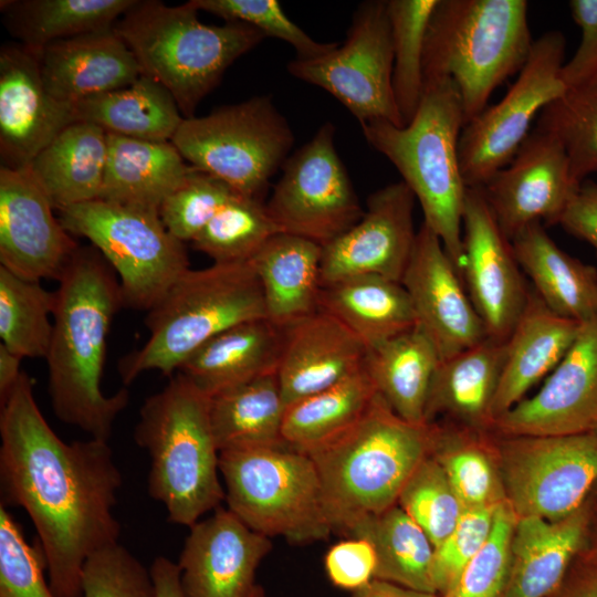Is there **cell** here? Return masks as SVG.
Wrapping results in <instances>:
<instances>
[{"label":"cell","instance_id":"6da1fadb","mask_svg":"<svg viewBox=\"0 0 597 597\" xmlns=\"http://www.w3.org/2000/svg\"><path fill=\"white\" fill-rule=\"evenodd\" d=\"M0 406L1 504L29 515L55 596L82 597L87 558L119 543L114 509L123 476L113 451L105 440L63 441L25 371Z\"/></svg>","mask_w":597,"mask_h":597},{"label":"cell","instance_id":"7a4b0ae2","mask_svg":"<svg viewBox=\"0 0 597 597\" xmlns=\"http://www.w3.org/2000/svg\"><path fill=\"white\" fill-rule=\"evenodd\" d=\"M57 283L44 358L52 409L63 423L108 441L130 398L126 387L111 396L102 390L107 337L124 307L118 277L91 244L77 248Z\"/></svg>","mask_w":597,"mask_h":597},{"label":"cell","instance_id":"3957f363","mask_svg":"<svg viewBox=\"0 0 597 597\" xmlns=\"http://www.w3.org/2000/svg\"><path fill=\"white\" fill-rule=\"evenodd\" d=\"M436 433V422L404 420L377 392L350 427L306 451L333 533L347 536L363 519L397 504L408 479L432 453Z\"/></svg>","mask_w":597,"mask_h":597},{"label":"cell","instance_id":"277c9868","mask_svg":"<svg viewBox=\"0 0 597 597\" xmlns=\"http://www.w3.org/2000/svg\"><path fill=\"white\" fill-rule=\"evenodd\" d=\"M360 126L369 146L399 171L421 206L423 222L439 237L461 274L468 187L459 163L464 116L454 82L443 78L425 84L415 116L402 127L386 121Z\"/></svg>","mask_w":597,"mask_h":597},{"label":"cell","instance_id":"5b68a950","mask_svg":"<svg viewBox=\"0 0 597 597\" xmlns=\"http://www.w3.org/2000/svg\"><path fill=\"white\" fill-rule=\"evenodd\" d=\"M150 458L147 488L171 523L192 526L224 501L210 398L178 373L145 399L134 431Z\"/></svg>","mask_w":597,"mask_h":597},{"label":"cell","instance_id":"8992f818","mask_svg":"<svg viewBox=\"0 0 597 597\" xmlns=\"http://www.w3.org/2000/svg\"><path fill=\"white\" fill-rule=\"evenodd\" d=\"M191 0L179 6L137 0L114 25L142 75L170 92L184 118L193 117L228 67L266 38L242 22L205 24Z\"/></svg>","mask_w":597,"mask_h":597},{"label":"cell","instance_id":"52a82bcc","mask_svg":"<svg viewBox=\"0 0 597 597\" xmlns=\"http://www.w3.org/2000/svg\"><path fill=\"white\" fill-rule=\"evenodd\" d=\"M525 0H439L427 28L423 85L450 78L464 125L489 105L493 91L519 74L534 40Z\"/></svg>","mask_w":597,"mask_h":597},{"label":"cell","instance_id":"ba28073f","mask_svg":"<svg viewBox=\"0 0 597 597\" xmlns=\"http://www.w3.org/2000/svg\"><path fill=\"white\" fill-rule=\"evenodd\" d=\"M268 318L258 275L250 263L188 269L147 311L145 344L117 364L125 386L143 373L171 376L198 348L244 322Z\"/></svg>","mask_w":597,"mask_h":597},{"label":"cell","instance_id":"9c48e42d","mask_svg":"<svg viewBox=\"0 0 597 597\" xmlns=\"http://www.w3.org/2000/svg\"><path fill=\"white\" fill-rule=\"evenodd\" d=\"M224 501L245 525L292 544L327 540L322 485L314 462L287 444L220 452Z\"/></svg>","mask_w":597,"mask_h":597},{"label":"cell","instance_id":"30bf717a","mask_svg":"<svg viewBox=\"0 0 597 597\" xmlns=\"http://www.w3.org/2000/svg\"><path fill=\"white\" fill-rule=\"evenodd\" d=\"M171 143L191 166L262 200L290 157L294 134L271 96L260 95L185 118Z\"/></svg>","mask_w":597,"mask_h":597},{"label":"cell","instance_id":"8fae6325","mask_svg":"<svg viewBox=\"0 0 597 597\" xmlns=\"http://www.w3.org/2000/svg\"><path fill=\"white\" fill-rule=\"evenodd\" d=\"M57 212L63 227L87 239L113 268L124 307L149 311L190 269L184 242L157 211L96 199Z\"/></svg>","mask_w":597,"mask_h":597},{"label":"cell","instance_id":"7c38bea8","mask_svg":"<svg viewBox=\"0 0 597 597\" xmlns=\"http://www.w3.org/2000/svg\"><path fill=\"white\" fill-rule=\"evenodd\" d=\"M565 50L566 39L558 30L534 40L527 61L503 98L463 126L459 163L468 188L482 187L505 167L530 135L534 118L564 94Z\"/></svg>","mask_w":597,"mask_h":597},{"label":"cell","instance_id":"4fadbf2b","mask_svg":"<svg viewBox=\"0 0 597 597\" xmlns=\"http://www.w3.org/2000/svg\"><path fill=\"white\" fill-rule=\"evenodd\" d=\"M498 465L517 517L557 521L572 514L597 484V433L501 437Z\"/></svg>","mask_w":597,"mask_h":597},{"label":"cell","instance_id":"5bb4252c","mask_svg":"<svg viewBox=\"0 0 597 597\" xmlns=\"http://www.w3.org/2000/svg\"><path fill=\"white\" fill-rule=\"evenodd\" d=\"M392 65L387 1L378 0L358 6L341 46L313 59L295 57L287 71L328 92L360 124L386 121L402 127L391 85Z\"/></svg>","mask_w":597,"mask_h":597},{"label":"cell","instance_id":"9a60e30c","mask_svg":"<svg viewBox=\"0 0 597 597\" xmlns=\"http://www.w3.org/2000/svg\"><path fill=\"white\" fill-rule=\"evenodd\" d=\"M335 126L323 124L310 142L282 166V176L265 203L281 232L324 247L364 214L335 147Z\"/></svg>","mask_w":597,"mask_h":597},{"label":"cell","instance_id":"2e32d148","mask_svg":"<svg viewBox=\"0 0 597 597\" xmlns=\"http://www.w3.org/2000/svg\"><path fill=\"white\" fill-rule=\"evenodd\" d=\"M579 186L561 142L534 128L513 159L480 188L511 241L532 223L558 224Z\"/></svg>","mask_w":597,"mask_h":597},{"label":"cell","instance_id":"e0dca14e","mask_svg":"<svg viewBox=\"0 0 597 597\" xmlns=\"http://www.w3.org/2000/svg\"><path fill=\"white\" fill-rule=\"evenodd\" d=\"M415 201L402 180L369 195L360 220L322 247V286L359 275L400 282L417 235Z\"/></svg>","mask_w":597,"mask_h":597},{"label":"cell","instance_id":"ac0fdd59","mask_svg":"<svg viewBox=\"0 0 597 597\" xmlns=\"http://www.w3.org/2000/svg\"><path fill=\"white\" fill-rule=\"evenodd\" d=\"M29 166L0 167V265L28 280H59L80 247Z\"/></svg>","mask_w":597,"mask_h":597},{"label":"cell","instance_id":"d6986e66","mask_svg":"<svg viewBox=\"0 0 597 597\" xmlns=\"http://www.w3.org/2000/svg\"><path fill=\"white\" fill-rule=\"evenodd\" d=\"M597 428V314L580 323L572 347L542 388L499 417L501 437L568 436Z\"/></svg>","mask_w":597,"mask_h":597},{"label":"cell","instance_id":"ffe728a7","mask_svg":"<svg viewBox=\"0 0 597 597\" xmlns=\"http://www.w3.org/2000/svg\"><path fill=\"white\" fill-rule=\"evenodd\" d=\"M461 275L488 336L506 341L521 316L530 290L511 241L502 232L481 188H468L462 219Z\"/></svg>","mask_w":597,"mask_h":597},{"label":"cell","instance_id":"44dd1931","mask_svg":"<svg viewBox=\"0 0 597 597\" xmlns=\"http://www.w3.org/2000/svg\"><path fill=\"white\" fill-rule=\"evenodd\" d=\"M400 283L412 304L417 326L432 341L440 360L488 337L459 270L425 222L417 231Z\"/></svg>","mask_w":597,"mask_h":597},{"label":"cell","instance_id":"7402d4cb","mask_svg":"<svg viewBox=\"0 0 597 597\" xmlns=\"http://www.w3.org/2000/svg\"><path fill=\"white\" fill-rule=\"evenodd\" d=\"M189 528L177 563L185 597H249L270 537L222 506Z\"/></svg>","mask_w":597,"mask_h":597},{"label":"cell","instance_id":"603a6c76","mask_svg":"<svg viewBox=\"0 0 597 597\" xmlns=\"http://www.w3.org/2000/svg\"><path fill=\"white\" fill-rule=\"evenodd\" d=\"M75 108L46 90L39 55L19 43L0 50L1 166L22 168L65 127L76 122Z\"/></svg>","mask_w":597,"mask_h":597},{"label":"cell","instance_id":"cb8c5ba5","mask_svg":"<svg viewBox=\"0 0 597 597\" xmlns=\"http://www.w3.org/2000/svg\"><path fill=\"white\" fill-rule=\"evenodd\" d=\"M282 332L276 375L285 407L341 383L364 366V343L324 310Z\"/></svg>","mask_w":597,"mask_h":597},{"label":"cell","instance_id":"d4e9b609","mask_svg":"<svg viewBox=\"0 0 597 597\" xmlns=\"http://www.w3.org/2000/svg\"><path fill=\"white\" fill-rule=\"evenodd\" d=\"M39 62L48 92L72 106L142 76L135 55L114 28L53 42Z\"/></svg>","mask_w":597,"mask_h":597},{"label":"cell","instance_id":"484cf974","mask_svg":"<svg viewBox=\"0 0 597 597\" xmlns=\"http://www.w3.org/2000/svg\"><path fill=\"white\" fill-rule=\"evenodd\" d=\"M590 516L589 494L580 507L557 521L517 517L503 597H547L553 593L587 545Z\"/></svg>","mask_w":597,"mask_h":597},{"label":"cell","instance_id":"4316f807","mask_svg":"<svg viewBox=\"0 0 597 597\" xmlns=\"http://www.w3.org/2000/svg\"><path fill=\"white\" fill-rule=\"evenodd\" d=\"M580 322L551 311L535 291L506 339V353L492 402L494 421L559 364L575 342ZM493 427V426H492Z\"/></svg>","mask_w":597,"mask_h":597},{"label":"cell","instance_id":"83f0119b","mask_svg":"<svg viewBox=\"0 0 597 597\" xmlns=\"http://www.w3.org/2000/svg\"><path fill=\"white\" fill-rule=\"evenodd\" d=\"M506 341L488 336L476 345L440 360L433 374L425 411L426 422L439 415L457 426L492 430V402L500 381Z\"/></svg>","mask_w":597,"mask_h":597},{"label":"cell","instance_id":"f1b7e54d","mask_svg":"<svg viewBox=\"0 0 597 597\" xmlns=\"http://www.w3.org/2000/svg\"><path fill=\"white\" fill-rule=\"evenodd\" d=\"M282 328L268 318L235 325L192 353L178 369L209 398L277 369Z\"/></svg>","mask_w":597,"mask_h":597},{"label":"cell","instance_id":"f546056e","mask_svg":"<svg viewBox=\"0 0 597 597\" xmlns=\"http://www.w3.org/2000/svg\"><path fill=\"white\" fill-rule=\"evenodd\" d=\"M192 169L171 142L107 133V160L100 199L159 212L163 201Z\"/></svg>","mask_w":597,"mask_h":597},{"label":"cell","instance_id":"4dcf8cb0","mask_svg":"<svg viewBox=\"0 0 597 597\" xmlns=\"http://www.w3.org/2000/svg\"><path fill=\"white\" fill-rule=\"evenodd\" d=\"M321 261L322 245L284 232L273 235L250 260L270 322L284 328L318 310Z\"/></svg>","mask_w":597,"mask_h":597},{"label":"cell","instance_id":"1f68e13d","mask_svg":"<svg viewBox=\"0 0 597 597\" xmlns=\"http://www.w3.org/2000/svg\"><path fill=\"white\" fill-rule=\"evenodd\" d=\"M511 244L519 265L551 311L580 323L597 314V269L563 251L543 223L527 226Z\"/></svg>","mask_w":597,"mask_h":597},{"label":"cell","instance_id":"d6a6232c","mask_svg":"<svg viewBox=\"0 0 597 597\" xmlns=\"http://www.w3.org/2000/svg\"><path fill=\"white\" fill-rule=\"evenodd\" d=\"M107 160V133L76 121L30 163L55 210L100 199Z\"/></svg>","mask_w":597,"mask_h":597},{"label":"cell","instance_id":"836d02e7","mask_svg":"<svg viewBox=\"0 0 597 597\" xmlns=\"http://www.w3.org/2000/svg\"><path fill=\"white\" fill-rule=\"evenodd\" d=\"M318 308L341 321L367 349L417 325L402 284L378 275L353 276L322 286Z\"/></svg>","mask_w":597,"mask_h":597},{"label":"cell","instance_id":"e575fe53","mask_svg":"<svg viewBox=\"0 0 597 597\" xmlns=\"http://www.w3.org/2000/svg\"><path fill=\"white\" fill-rule=\"evenodd\" d=\"M439 363L432 341L416 325L367 349L364 367L376 391L400 418L426 423L428 394Z\"/></svg>","mask_w":597,"mask_h":597},{"label":"cell","instance_id":"d590c367","mask_svg":"<svg viewBox=\"0 0 597 597\" xmlns=\"http://www.w3.org/2000/svg\"><path fill=\"white\" fill-rule=\"evenodd\" d=\"M77 121L128 138L171 142L184 116L170 92L149 76L88 97L75 106Z\"/></svg>","mask_w":597,"mask_h":597},{"label":"cell","instance_id":"8d00e7d4","mask_svg":"<svg viewBox=\"0 0 597 597\" xmlns=\"http://www.w3.org/2000/svg\"><path fill=\"white\" fill-rule=\"evenodd\" d=\"M137 0L1 1L3 23L19 44L36 55L49 44L113 29Z\"/></svg>","mask_w":597,"mask_h":597},{"label":"cell","instance_id":"74e56055","mask_svg":"<svg viewBox=\"0 0 597 597\" xmlns=\"http://www.w3.org/2000/svg\"><path fill=\"white\" fill-rule=\"evenodd\" d=\"M285 409L276 371L213 396L210 417L219 451L286 444Z\"/></svg>","mask_w":597,"mask_h":597},{"label":"cell","instance_id":"f35d334b","mask_svg":"<svg viewBox=\"0 0 597 597\" xmlns=\"http://www.w3.org/2000/svg\"><path fill=\"white\" fill-rule=\"evenodd\" d=\"M346 537L364 538L373 545L377 557L375 579L437 594L432 579L436 548L398 504L363 519Z\"/></svg>","mask_w":597,"mask_h":597},{"label":"cell","instance_id":"ab89813d","mask_svg":"<svg viewBox=\"0 0 597 597\" xmlns=\"http://www.w3.org/2000/svg\"><path fill=\"white\" fill-rule=\"evenodd\" d=\"M377 394L365 367L341 383L286 407L284 442L306 452L350 427Z\"/></svg>","mask_w":597,"mask_h":597},{"label":"cell","instance_id":"60d3db41","mask_svg":"<svg viewBox=\"0 0 597 597\" xmlns=\"http://www.w3.org/2000/svg\"><path fill=\"white\" fill-rule=\"evenodd\" d=\"M486 432L437 423L431 454L441 464L464 509L498 505L505 500L496 443L486 438Z\"/></svg>","mask_w":597,"mask_h":597},{"label":"cell","instance_id":"b9f144b4","mask_svg":"<svg viewBox=\"0 0 597 597\" xmlns=\"http://www.w3.org/2000/svg\"><path fill=\"white\" fill-rule=\"evenodd\" d=\"M54 306V291L0 265V337L9 350L22 358H45Z\"/></svg>","mask_w":597,"mask_h":597},{"label":"cell","instance_id":"7bdbcfd3","mask_svg":"<svg viewBox=\"0 0 597 597\" xmlns=\"http://www.w3.org/2000/svg\"><path fill=\"white\" fill-rule=\"evenodd\" d=\"M438 1H387L394 52L391 85L405 125L415 116L422 97L425 39Z\"/></svg>","mask_w":597,"mask_h":597},{"label":"cell","instance_id":"ee69618b","mask_svg":"<svg viewBox=\"0 0 597 597\" xmlns=\"http://www.w3.org/2000/svg\"><path fill=\"white\" fill-rule=\"evenodd\" d=\"M535 128L561 142L577 184L597 172V75L546 105Z\"/></svg>","mask_w":597,"mask_h":597},{"label":"cell","instance_id":"f6af8a7d","mask_svg":"<svg viewBox=\"0 0 597 597\" xmlns=\"http://www.w3.org/2000/svg\"><path fill=\"white\" fill-rule=\"evenodd\" d=\"M280 232L262 200L238 193L192 240V245L217 263L247 262Z\"/></svg>","mask_w":597,"mask_h":597},{"label":"cell","instance_id":"bcb514c9","mask_svg":"<svg viewBox=\"0 0 597 597\" xmlns=\"http://www.w3.org/2000/svg\"><path fill=\"white\" fill-rule=\"evenodd\" d=\"M397 504L423 530L434 548L448 537L464 510L432 454L408 479Z\"/></svg>","mask_w":597,"mask_h":597},{"label":"cell","instance_id":"7dc6e473","mask_svg":"<svg viewBox=\"0 0 597 597\" xmlns=\"http://www.w3.org/2000/svg\"><path fill=\"white\" fill-rule=\"evenodd\" d=\"M517 515L509 501L496 507L492 531L441 597H503L510 576L511 545Z\"/></svg>","mask_w":597,"mask_h":597},{"label":"cell","instance_id":"c3c4849f","mask_svg":"<svg viewBox=\"0 0 597 597\" xmlns=\"http://www.w3.org/2000/svg\"><path fill=\"white\" fill-rule=\"evenodd\" d=\"M238 193L223 180L193 167L186 180L163 201L159 217L171 235L184 243L192 242Z\"/></svg>","mask_w":597,"mask_h":597},{"label":"cell","instance_id":"681fc988","mask_svg":"<svg viewBox=\"0 0 597 597\" xmlns=\"http://www.w3.org/2000/svg\"><path fill=\"white\" fill-rule=\"evenodd\" d=\"M200 11H207L226 21L252 25L266 38L280 39L296 51L297 59H313L335 49L338 43H322L311 38L294 23L276 0H191Z\"/></svg>","mask_w":597,"mask_h":597},{"label":"cell","instance_id":"f907efd6","mask_svg":"<svg viewBox=\"0 0 597 597\" xmlns=\"http://www.w3.org/2000/svg\"><path fill=\"white\" fill-rule=\"evenodd\" d=\"M41 549L31 546L19 524L0 505V597H56L43 569Z\"/></svg>","mask_w":597,"mask_h":597},{"label":"cell","instance_id":"816d5d0a","mask_svg":"<svg viewBox=\"0 0 597 597\" xmlns=\"http://www.w3.org/2000/svg\"><path fill=\"white\" fill-rule=\"evenodd\" d=\"M81 587L82 597H155L150 569L119 543L87 558Z\"/></svg>","mask_w":597,"mask_h":597},{"label":"cell","instance_id":"f5cc1de1","mask_svg":"<svg viewBox=\"0 0 597 597\" xmlns=\"http://www.w3.org/2000/svg\"><path fill=\"white\" fill-rule=\"evenodd\" d=\"M498 505L464 509L454 528L436 547L432 579L439 596L446 594L486 542Z\"/></svg>","mask_w":597,"mask_h":597},{"label":"cell","instance_id":"db71d44e","mask_svg":"<svg viewBox=\"0 0 597 597\" xmlns=\"http://www.w3.org/2000/svg\"><path fill=\"white\" fill-rule=\"evenodd\" d=\"M377 565L373 545L364 538L347 537L326 552L325 572L331 583L342 589L356 591L375 579Z\"/></svg>","mask_w":597,"mask_h":597},{"label":"cell","instance_id":"11a10c76","mask_svg":"<svg viewBox=\"0 0 597 597\" xmlns=\"http://www.w3.org/2000/svg\"><path fill=\"white\" fill-rule=\"evenodd\" d=\"M569 9L582 38L576 52L561 70L566 90L597 75V0H572Z\"/></svg>","mask_w":597,"mask_h":597},{"label":"cell","instance_id":"9f6ffc18","mask_svg":"<svg viewBox=\"0 0 597 597\" xmlns=\"http://www.w3.org/2000/svg\"><path fill=\"white\" fill-rule=\"evenodd\" d=\"M558 224L597 252V182L584 180L580 184Z\"/></svg>","mask_w":597,"mask_h":597},{"label":"cell","instance_id":"6f0895ef","mask_svg":"<svg viewBox=\"0 0 597 597\" xmlns=\"http://www.w3.org/2000/svg\"><path fill=\"white\" fill-rule=\"evenodd\" d=\"M547 597H597V549L586 545Z\"/></svg>","mask_w":597,"mask_h":597},{"label":"cell","instance_id":"680465c9","mask_svg":"<svg viewBox=\"0 0 597 597\" xmlns=\"http://www.w3.org/2000/svg\"><path fill=\"white\" fill-rule=\"evenodd\" d=\"M155 597H185L177 563L165 556H158L150 566Z\"/></svg>","mask_w":597,"mask_h":597},{"label":"cell","instance_id":"91938a15","mask_svg":"<svg viewBox=\"0 0 597 597\" xmlns=\"http://www.w3.org/2000/svg\"><path fill=\"white\" fill-rule=\"evenodd\" d=\"M22 357L9 350L0 343V402H2L17 381L19 380L22 369Z\"/></svg>","mask_w":597,"mask_h":597},{"label":"cell","instance_id":"94428289","mask_svg":"<svg viewBox=\"0 0 597 597\" xmlns=\"http://www.w3.org/2000/svg\"><path fill=\"white\" fill-rule=\"evenodd\" d=\"M352 597H441L438 594L412 590L385 580L374 579L354 591Z\"/></svg>","mask_w":597,"mask_h":597},{"label":"cell","instance_id":"6125c7cd","mask_svg":"<svg viewBox=\"0 0 597 597\" xmlns=\"http://www.w3.org/2000/svg\"><path fill=\"white\" fill-rule=\"evenodd\" d=\"M591 516L588 530L587 545L597 549V484L590 492Z\"/></svg>","mask_w":597,"mask_h":597},{"label":"cell","instance_id":"be15d7a7","mask_svg":"<svg viewBox=\"0 0 597 597\" xmlns=\"http://www.w3.org/2000/svg\"><path fill=\"white\" fill-rule=\"evenodd\" d=\"M249 597H268L264 589L260 585H255Z\"/></svg>","mask_w":597,"mask_h":597},{"label":"cell","instance_id":"e7e4bbea","mask_svg":"<svg viewBox=\"0 0 597 597\" xmlns=\"http://www.w3.org/2000/svg\"><path fill=\"white\" fill-rule=\"evenodd\" d=\"M595 432L597 433V428H596Z\"/></svg>","mask_w":597,"mask_h":597}]
</instances>
